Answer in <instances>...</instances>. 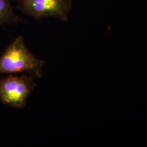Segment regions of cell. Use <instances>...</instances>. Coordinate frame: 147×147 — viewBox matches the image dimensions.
<instances>
[{
	"label": "cell",
	"instance_id": "cell-2",
	"mask_svg": "<svg viewBox=\"0 0 147 147\" xmlns=\"http://www.w3.org/2000/svg\"><path fill=\"white\" fill-rule=\"evenodd\" d=\"M36 87L33 76L10 74L0 79V100L6 105L23 108L26 106L27 99Z\"/></svg>",
	"mask_w": 147,
	"mask_h": 147
},
{
	"label": "cell",
	"instance_id": "cell-4",
	"mask_svg": "<svg viewBox=\"0 0 147 147\" xmlns=\"http://www.w3.org/2000/svg\"><path fill=\"white\" fill-rule=\"evenodd\" d=\"M23 21L14 12L10 0H0V26L16 25Z\"/></svg>",
	"mask_w": 147,
	"mask_h": 147
},
{
	"label": "cell",
	"instance_id": "cell-3",
	"mask_svg": "<svg viewBox=\"0 0 147 147\" xmlns=\"http://www.w3.org/2000/svg\"><path fill=\"white\" fill-rule=\"evenodd\" d=\"M18 10L37 20L54 17L67 21L71 8V0H13Z\"/></svg>",
	"mask_w": 147,
	"mask_h": 147
},
{
	"label": "cell",
	"instance_id": "cell-1",
	"mask_svg": "<svg viewBox=\"0 0 147 147\" xmlns=\"http://www.w3.org/2000/svg\"><path fill=\"white\" fill-rule=\"evenodd\" d=\"M44 65L45 61L28 50L23 38L19 36L0 56V74L26 72L41 78Z\"/></svg>",
	"mask_w": 147,
	"mask_h": 147
}]
</instances>
